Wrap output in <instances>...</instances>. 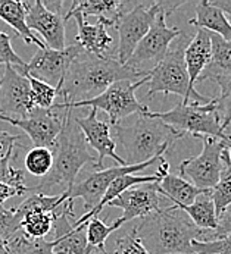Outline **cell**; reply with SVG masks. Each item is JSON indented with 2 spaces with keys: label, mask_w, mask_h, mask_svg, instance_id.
I'll return each mask as SVG.
<instances>
[{
  "label": "cell",
  "mask_w": 231,
  "mask_h": 254,
  "mask_svg": "<svg viewBox=\"0 0 231 254\" xmlns=\"http://www.w3.org/2000/svg\"><path fill=\"white\" fill-rule=\"evenodd\" d=\"M112 254H151L143 243L136 235L134 229L122 234L115 240V249Z\"/></svg>",
  "instance_id": "obj_36"
},
{
  "label": "cell",
  "mask_w": 231,
  "mask_h": 254,
  "mask_svg": "<svg viewBox=\"0 0 231 254\" xmlns=\"http://www.w3.org/2000/svg\"><path fill=\"white\" fill-rule=\"evenodd\" d=\"M134 6L131 1H119V0H76L71 9L65 15V22H68L74 15L81 16H97L100 22L105 25L115 27L124 13H127V7Z\"/></svg>",
  "instance_id": "obj_18"
},
{
  "label": "cell",
  "mask_w": 231,
  "mask_h": 254,
  "mask_svg": "<svg viewBox=\"0 0 231 254\" xmlns=\"http://www.w3.org/2000/svg\"><path fill=\"white\" fill-rule=\"evenodd\" d=\"M64 118H65V109L58 108L56 105H53L52 109L36 108L27 118L22 119L7 118L0 115V121L22 129L28 135L31 144L34 147H46L50 150L53 148L62 131Z\"/></svg>",
  "instance_id": "obj_12"
},
{
  "label": "cell",
  "mask_w": 231,
  "mask_h": 254,
  "mask_svg": "<svg viewBox=\"0 0 231 254\" xmlns=\"http://www.w3.org/2000/svg\"><path fill=\"white\" fill-rule=\"evenodd\" d=\"M149 76L148 69H136L118 62V59L87 55L74 61L58 91L62 103L74 105L93 99L118 81H139Z\"/></svg>",
  "instance_id": "obj_1"
},
{
  "label": "cell",
  "mask_w": 231,
  "mask_h": 254,
  "mask_svg": "<svg viewBox=\"0 0 231 254\" xmlns=\"http://www.w3.org/2000/svg\"><path fill=\"white\" fill-rule=\"evenodd\" d=\"M165 162L163 156L160 157H154L149 162L145 163H139V165H125V166H111V168H105V169H97L91 174H88L84 180L74 182V185L64 191V194L67 195L68 200H76V198H82L84 200V213H90L91 210H94L100 200L103 198L106 190L109 188L111 182L114 181L118 177L122 175H134L152 165H162Z\"/></svg>",
  "instance_id": "obj_9"
},
{
  "label": "cell",
  "mask_w": 231,
  "mask_h": 254,
  "mask_svg": "<svg viewBox=\"0 0 231 254\" xmlns=\"http://www.w3.org/2000/svg\"><path fill=\"white\" fill-rule=\"evenodd\" d=\"M76 122L84 134L85 143L97 153V160L93 165V169H105L103 160L111 157L116 162L118 166H125L124 159L116 153L115 140L111 137V125L109 122H103L97 118V110L91 109L87 116L81 118L76 115Z\"/></svg>",
  "instance_id": "obj_16"
},
{
  "label": "cell",
  "mask_w": 231,
  "mask_h": 254,
  "mask_svg": "<svg viewBox=\"0 0 231 254\" xmlns=\"http://www.w3.org/2000/svg\"><path fill=\"white\" fill-rule=\"evenodd\" d=\"M181 34L183 31L180 28H175V27L169 28L166 25V18L159 10L149 33L139 43V46L136 47V50L133 52L131 58L128 59L125 65L130 68L139 69V66L145 62H151V61H154L156 64L160 62L169 52V47L172 46V43Z\"/></svg>",
  "instance_id": "obj_14"
},
{
  "label": "cell",
  "mask_w": 231,
  "mask_h": 254,
  "mask_svg": "<svg viewBox=\"0 0 231 254\" xmlns=\"http://www.w3.org/2000/svg\"><path fill=\"white\" fill-rule=\"evenodd\" d=\"M55 213H31L21 222V232L28 238H44L53 229Z\"/></svg>",
  "instance_id": "obj_30"
},
{
  "label": "cell",
  "mask_w": 231,
  "mask_h": 254,
  "mask_svg": "<svg viewBox=\"0 0 231 254\" xmlns=\"http://www.w3.org/2000/svg\"><path fill=\"white\" fill-rule=\"evenodd\" d=\"M16 157V148L9 153L4 159L0 160V182L3 184H9L12 187H15L16 190L25 192H30V188L25 185V174L21 169L13 168L12 165V159Z\"/></svg>",
  "instance_id": "obj_31"
},
{
  "label": "cell",
  "mask_w": 231,
  "mask_h": 254,
  "mask_svg": "<svg viewBox=\"0 0 231 254\" xmlns=\"http://www.w3.org/2000/svg\"><path fill=\"white\" fill-rule=\"evenodd\" d=\"M108 206L122 210V216L114 222L119 228L134 219H143L160 210V194L156 182L131 187L112 200Z\"/></svg>",
  "instance_id": "obj_15"
},
{
  "label": "cell",
  "mask_w": 231,
  "mask_h": 254,
  "mask_svg": "<svg viewBox=\"0 0 231 254\" xmlns=\"http://www.w3.org/2000/svg\"><path fill=\"white\" fill-rule=\"evenodd\" d=\"M19 231L21 226L15 218V210L6 209L3 207V204H0V238L6 243Z\"/></svg>",
  "instance_id": "obj_38"
},
{
  "label": "cell",
  "mask_w": 231,
  "mask_h": 254,
  "mask_svg": "<svg viewBox=\"0 0 231 254\" xmlns=\"http://www.w3.org/2000/svg\"><path fill=\"white\" fill-rule=\"evenodd\" d=\"M220 87V96L215 97L217 106H218V113L221 116V125L223 129L226 131L231 124V75L229 76H218L214 78Z\"/></svg>",
  "instance_id": "obj_32"
},
{
  "label": "cell",
  "mask_w": 231,
  "mask_h": 254,
  "mask_svg": "<svg viewBox=\"0 0 231 254\" xmlns=\"http://www.w3.org/2000/svg\"><path fill=\"white\" fill-rule=\"evenodd\" d=\"M203 143L199 156H193L181 162L180 177L193 184L199 190L211 191L226 169L231 168L230 153L223 140L215 137H197Z\"/></svg>",
  "instance_id": "obj_7"
},
{
  "label": "cell",
  "mask_w": 231,
  "mask_h": 254,
  "mask_svg": "<svg viewBox=\"0 0 231 254\" xmlns=\"http://www.w3.org/2000/svg\"><path fill=\"white\" fill-rule=\"evenodd\" d=\"M116 229H119V226L114 225H106L99 216L91 218L87 220V229H85V235H87V246L91 247L94 252L100 254H109L105 243L109 238L111 234H114Z\"/></svg>",
  "instance_id": "obj_28"
},
{
  "label": "cell",
  "mask_w": 231,
  "mask_h": 254,
  "mask_svg": "<svg viewBox=\"0 0 231 254\" xmlns=\"http://www.w3.org/2000/svg\"><path fill=\"white\" fill-rule=\"evenodd\" d=\"M24 165L30 175L44 178L53 166V151L46 147H33L27 151Z\"/></svg>",
  "instance_id": "obj_29"
},
{
  "label": "cell",
  "mask_w": 231,
  "mask_h": 254,
  "mask_svg": "<svg viewBox=\"0 0 231 254\" xmlns=\"http://www.w3.org/2000/svg\"><path fill=\"white\" fill-rule=\"evenodd\" d=\"M178 209H181L202 231H215L218 226V215L211 197V191L202 192L190 206H183Z\"/></svg>",
  "instance_id": "obj_25"
},
{
  "label": "cell",
  "mask_w": 231,
  "mask_h": 254,
  "mask_svg": "<svg viewBox=\"0 0 231 254\" xmlns=\"http://www.w3.org/2000/svg\"><path fill=\"white\" fill-rule=\"evenodd\" d=\"M34 109L28 78L12 65H4L3 75L0 76V115L22 119Z\"/></svg>",
  "instance_id": "obj_13"
},
{
  "label": "cell",
  "mask_w": 231,
  "mask_h": 254,
  "mask_svg": "<svg viewBox=\"0 0 231 254\" xmlns=\"http://www.w3.org/2000/svg\"><path fill=\"white\" fill-rule=\"evenodd\" d=\"M70 254H71V253H70Z\"/></svg>",
  "instance_id": "obj_46"
},
{
  "label": "cell",
  "mask_w": 231,
  "mask_h": 254,
  "mask_svg": "<svg viewBox=\"0 0 231 254\" xmlns=\"http://www.w3.org/2000/svg\"><path fill=\"white\" fill-rule=\"evenodd\" d=\"M159 10L160 9L157 1L149 4L145 3L134 4L133 9L124 13L121 19L116 22L115 28L118 30V36H119L116 59L119 64L125 65L128 62L139 43L143 40V37L149 33L151 27L154 25Z\"/></svg>",
  "instance_id": "obj_10"
},
{
  "label": "cell",
  "mask_w": 231,
  "mask_h": 254,
  "mask_svg": "<svg viewBox=\"0 0 231 254\" xmlns=\"http://www.w3.org/2000/svg\"><path fill=\"white\" fill-rule=\"evenodd\" d=\"M224 141V144H226V147H227V150H229V153H230V165H231V137L229 135L226 140H223Z\"/></svg>",
  "instance_id": "obj_45"
},
{
  "label": "cell",
  "mask_w": 231,
  "mask_h": 254,
  "mask_svg": "<svg viewBox=\"0 0 231 254\" xmlns=\"http://www.w3.org/2000/svg\"><path fill=\"white\" fill-rule=\"evenodd\" d=\"M31 85V96H33V103L36 108L40 109H52L55 105V99L58 96V88L39 81L36 78L27 76Z\"/></svg>",
  "instance_id": "obj_33"
},
{
  "label": "cell",
  "mask_w": 231,
  "mask_h": 254,
  "mask_svg": "<svg viewBox=\"0 0 231 254\" xmlns=\"http://www.w3.org/2000/svg\"><path fill=\"white\" fill-rule=\"evenodd\" d=\"M21 140L22 138L19 135H12L0 129V160L4 159L9 153H12L16 148V145H21Z\"/></svg>",
  "instance_id": "obj_40"
},
{
  "label": "cell",
  "mask_w": 231,
  "mask_h": 254,
  "mask_svg": "<svg viewBox=\"0 0 231 254\" xmlns=\"http://www.w3.org/2000/svg\"><path fill=\"white\" fill-rule=\"evenodd\" d=\"M190 40L184 34L177 38V44L174 49H169L166 56L154 65V68L149 69V96L154 94H177L183 97V103H208L209 100L202 96L197 90L190 87L189 72L186 68L184 52L189 46Z\"/></svg>",
  "instance_id": "obj_5"
},
{
  "label": "cell",
  "mask_w": 231,
  "mask_h": 254,
  "mask_svg": "<svg viewBox=\"0 0 231 254\" xmlns=\"http://www.w3.org/2000/svg\"><path fill=\"white\" fill-rule=\"evenodd\" d=\"M231 234V204L218 216V226L215 231H206V241H214ZM205 241V243H206Z\"/></svg>",
  "instance_id": "obj_39"
},
{
  "label": "cell",
  "mask_w": 231,
  "mask_h": 254,
  "mask_svg": "<svg viewBox=\"0 0 231 254\" xmlns=\"http://www.w3.org/2000/svg\"><path fill=\"white\" fill-rule=\"evenodd\" d=\"M152 118H157L175 129L178 134H192L196 138L200 135L226 140L229 135L223 129L221 116L218 113L217 100L212 99L202 105L197 102L178 103L166 112H149Z\"/></svg>",
  "instance_id": "obj_6"
},
{
  "label": "cell",
  "mask_w": 231,
  "mask_h": 254,
  "mask_svg": "<svg viewBox=\"0 0 231 254\" xmlns=\"http://www.w3.org/2000/svg\"><path fill=\"white\" fill-rule=\"evenodd\" d=\"M168 162L165 160L162 165H159L157 171L160 172V180L156 182L157 185V192L166 198H169L174 206L183 207V206H190L193 201L205 192V190L196 188L193 184L186 181L180 175H174L168 172Z\"/></svg>",
  "instance_id": "obj_19"
},
{
  "label": "cell",
  "mask_w": 231,
  "mask_h": 254,
  "mask_svg": "<svg viewBox=\"0 0 231 254\" xmlns=\"http://www.w3.org/2000/svg\"><path fill=\"white\" fill-rule=\"evenodd\" d=\"M211 62L200 75L199 82L205 79H214L218 76L231 75V41H226L223 37L217 34H211Z\"/></svg>",
  "instance_id": "obj_24"
},
{
  "label": "cell",
  "mask_w": 231,
  "mask_h": 254,
  "mask_svg": "<svg viewBox=\"0 0 231 254\" xmlns=\"http://www.w3.org/2000/svg\"><path fill=\"white\" fill-rule=\"evenodd\" d=\"M0 65H12L22 75L25 73V68H27V62L22 58H19L12 49L10 36L1 31H0Z\"/></svg>",
  "instance_id": "obj_35"
},
{
  "label": "cell",
  "mask_w": 231,
  "mask_h": 254,
  "mask_svg": "<svg viewBox=\"0 0 231 254\" xmlns=\"http://www.w3.org/2000/svg\"><path fill=\"white\" fill-rule=\"evenodd\" d=\"M55 105L58 108L65 109V118L62 131L52 148L53 166L50 172L44 178H41L39 185L30 188V192L52 195L50 190H53V187L58 185L65 187L64 191H67L77 181L79 171L87 163H96L94 156L88 151V144L85 143L84 134L76 122L74 109L64 103Z\"/></svg>",
  "instance_id": "obj_3"
},
{
  "label": "cell",
  "mask_w": 231,
  "mask_h": 254,
  "mask_svg": "<svg viewBox=\"0 0 231 254\" xmlns=\"http://www.w3.org/2000/svg\"><path fill=\"white\" fill-rule=\"evenodd\" d=\"M68 198L64 192L61 194H52V195H46V194H37V192H33L27 200H24L15 210V218L19 222V226H21V222L22 219L25 218L27 215H31V213H55L62 203H65Z\"/></svg>",
  "instance_id": "obj_26"
},
{
  "label": "cell",
  "mask_w": 231,
  "mask_h": 254,
  "mask_svg": "<svg viewBox=\"0 0 231 254\" xmlns=\"http://www.w3.org/2000/svg\"><path fill=\"white\" fill-rule=\"evenodd\" d=\"M211 3L231 18V0H214Z\"/></svg>",
  "instance_id": "obj_43"
},
{
  "label": "cell",
  "mask_w": 231,
  "mask_h": 254,
  "mask_svg": "<svg viewBox=\"0 0 231 254\" xmlns=\"http://www.w3.org/2000/svg\"><path fill=\"white\" fill-rule=\"evenodd\" d=\"M24 192L16 190L15 187L9 185V184H3L0 182V204H3L6 200L12 198V197H16V195H22Z\"/></svg>",
  "instance_id": "obj_41"
},
{
  "label": "cell",
  "mask_w": 231,
  "mask_h": 254,
  "mask_svg": "<svg viewBox=\"0 0 231 254\" xmlns=\"http://www.w3.org/2000/svg\"><path fill=\"white\" fill-rule=\"evenodd\" d=\"M194 254H231V234L214 241H193Z\"/></svg>",
  "instance_id": "obj_37"
},
{
  "label": "cell",
  "mask_w": 231,
  "mask_h": 254,
  "mask_svg": "<svg viewBox=\"0 0 231 254\" xmlns=\"http://www.w3.org/2000/svg\"><path fill=\"white\" fill-rule=\"evenodd\" d=\"M211 197L214 200L217 215L220 216L226 207L231 204V168L223 172L218 184L211 190Z\"/></svg>",
  "instance_id": "obj_34"
},
{
  "label": "cell",
  "mask_w": 231,
  "mask_h": 254,
  "mask_svg": "<svg viewBox=\"0 0 231 254\" xmlns=\"http://www.w3.org/2000/svg\"><path fill=\"white\" fill-rule=\"evenodd\" d=\"M27 25L31 31H37L43 37L46 47L52 50L65 49V15L56 13L43 4L41 0L34 3L27 1Z\"/></svg>",
  "instance_id": "obj_17"
},
{
  "label": "cell",
  "mask_w": 231,
  "mask_h": 254,
  "mask_svg": "<svg viewBox=\"0 0 231 254\" xmlns=\"http://www.w3.org/2000/svg\"><path fill=\"white\" fill-rule=\"evenodd\" d=\"M149 112L139 113L133 125L112 127L115 144L121 147L127 165H139L160 157L183 137L163 121L152 118Z\"/></svg>",
  "instance_id": "obj_4"
},
{
  "label": "cell",
  "mask_w": 231,
  "mask_h": 254,
  "mask_svg": "<svg viewBox=\"0 0 231 254\" xmlns=\"http://www.w3.org/2000/svg\"><path fill=\"white\" fill-rule=\"evenodd\" d=\"M194 13L196 16L190 19L192 25L206 30L211 34L223 37L226 41H231V22L227 19L226 13L215 7L209 0L196 3Z\"/></svg>",
  "instance_id": "obj_22"
},
{
  "label": "cell",
  "mask_w": 231,
  "mask_h": 254,
  "mask_svg": "<svg viewBox=\"0 0 231 254\" xmlns=\"http://www.w3.org/2000/svg\"><path fill=\"white\" fill-rule=\"evenodd\" d=\"M0 254H9L7 252V247H6V243L0 238Z\"/></svg>",
  "instance_id": "obj_44"
},
{
  "label": "cell",
  "mask_w": 231,
  "mask_h": 254,
  "mask_svg": "<svg viewBox=\"0 0 231 254\" xmlns=\"http://www.w3.org/2000/svg\"><path fill=\"white\" fill-rule=\"evenodd\" d=\"M212 56V44H211V33L206 30L197 28L196 36L193 37L186 47L184 52V61H186V68L189 72L190 79V87L196 90V84L199 82V78L205 68L209 65Z\"/></svg>",
  "instance_id": "obj_21"
},
{
  "label": "cell",
  "mask_w": 231,
  "mask_h": 254,
  "mask_svg": "<svg viewBox=\"0 0 231 254\" xmlns=\"http://www.w3.org/2000/svg\"><path fill=\"white\" fill-rule=\"evenodd\" d=\"M159 3V7H160V12L165 15V18H168L172 12H175L178 7H181L184 4V0L183 1H174V0H162V1H157Z\"/></svg>",
  "instance_id": "obj_42"
},
{
  "label": "cell",
  "mask_w": 231,
  "mask_h": 254,
  "mask_svg": "<svg viewBox=\"0 0 231 254\" xmlns=\"http://www.w3.org/2000/svg\"><path fill=\"white\" fill-rule=\"evenodd\" d=\"M73 18L77 22L78 31L76 41L78 46L84 52H87V55H93L97 58L106 56L109 46L114 43V38L109 36L106 25L100 21H97L96 24H88L81 15H74Z\"/></svg>",
  "instance_id": "obj_20"
},
{
  "label": "cell",
  "mask_w": 231,
  "mask_h": 254,
  "mask_svg": "<svg viewBox=\"0 0 231 254\" xmlns=\"http://www.w3.org/2000/svg\"><path fill=\"white\" fill-rule=\"evenodd\" d=\"M0 19L10 25L27 44H36L39 49L46 47L44 41L34 36L27 25V1L0 0Z\"/></svg>",
  "instance_id": "obj_23"
},
{
  "label": "cell",
  "mask_w": 231,
  "mask_h": 254,
  "mask_svg": "<svg viewBox=\"0 0 231 254\" xmlns=\"http://www.w3.org/2000/svg\"><path fill=\"white\" fill-rule=\"evenodd\" d=\"M149 81V76L139 79V81H118L115 84H112L109 88H106L102 94L88 99V100H82L77 102L74 105H67L70 108L76 110L77 108H91L96 110H103L108 113L109 118V125L115 127L119 125V122L130 116V115H139V113H145L148 112L149 108L142 105L137 97H136V91L139 87H142L145 82Z\"/></svg>",
  "instance_id": "obj_8"
},
{
  "label": "cell",
  "mask_w": 231,
  "mask_h": 254,
  "mask_svg": "<svg viewBox=\"0 0 231 254\" xmlns=\"http://www.w3.org/2000/svg\"><path fill=\"white\" fill-rule=\"evenodd\" d=\"M6 247L9 254H64L55 252V246L52 241H47L44 238H28L21 231L6 241Z\"/></svg>",
  "instance_id": "obj_27"
},
{
  "label": "cell",
  "mask_w": 231,
  "mask_h": 254,
  "mask_svg": "<svg viewBox=\"0 0 231 254\" xmlns=\"http://www.w3.org/2000/svg\"><path fill=\"white\" fill-rule=\"evenodd\" d=\"M82 52L78 44H71L64 50H52L49 47L39 49L27 64L24 75L43 81L59 91L71 64L82 56Z\"/></svg>",
  "instance_id": "obj_11"
},
{
  "label": "cell",
  "mask_w": 231,
  "mask_h": 254,
  "mask_svg": "<svg viewBox=\"0 0 231 254\" xmlns=\"http://www.w3.org/2000/svg\"><path fill=\"white\" fill-rule=\"evenodd\" d=\"M133 229L151 254H194L193 241H206V231L199 229L177 206L140 219Z\"/></svg>",
  "instance_id": "obj_2"
}]
</instances>
